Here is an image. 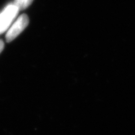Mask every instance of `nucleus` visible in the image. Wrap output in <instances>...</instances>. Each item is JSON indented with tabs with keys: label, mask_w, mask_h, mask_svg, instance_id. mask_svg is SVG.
Segmentation results:
<instances>
[{
	"label": "nucleus",
	"mask_w": 135,
	"mask_h": 135,
	"mask_svg": "<svg viewBox=\"0 0 135 135\" xmlns=\"http://www.w3.org/2000/svg\"><path fill=\"white\" fill-rule=\"evenodd\" d=\"M19 11L14 4H10L0 13V34L3 33L9 28Z\"/></svg>",
	"instance_id": "obj_1"
},
{
	"label": "nucleus",
	"mask_w": 135,
	"mask_h": 135,
	"mask_svg": "<svg viewBox=\"0 0 135 135\" xmlns=\"http://www.w3.org/2000/svg\"><path fill=\"white\" fill-rule=\"evenodd\" d=\"M4 42H3L1 40H0V53L2 52L3 49H4Z\"/></svg>",
	"instance_id": "obj_4"
},
{
	"label": "nucleus",
	"mask_w": 135,
	"mask_h": 135,
	"mask_svg": "<svg viewBox=\"0 0 135 135\" xmlns=\"http://www.w3.org/2000/svg\"><path fill=\"white\" fill-rule=\"evenodd\" d=\"M29 24V18L26 15L23 14L17 18L16 21L8 30L6 35V40L8 43L12 41Z\"/></svg>",
	"instance_id": "obj_2"
},
{
	"label": "nucleus",
	"mask_w": 135,
	"mask_h": 135,
	"mask_svg": "<svg viewBox=\"0 0 135 135\" xmlns=\"http://www.w3.org/2000/svg\"><path fill=\"white\" fill-rule=\"evenodd\" d=\"M33 0H14V4L19 10L26 9L29 7Z\"/></svg>",
	"instance_id": "obj_3"
}]
</instances>
